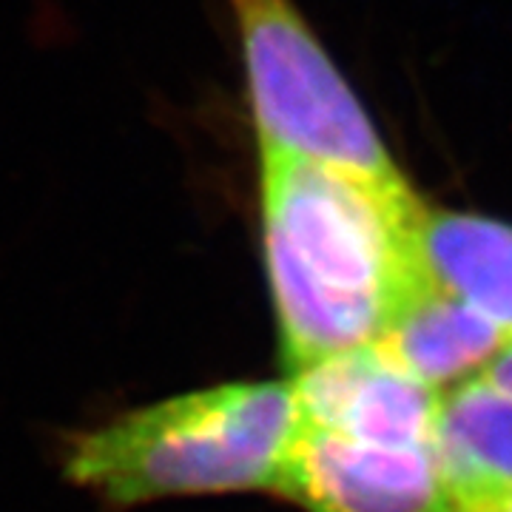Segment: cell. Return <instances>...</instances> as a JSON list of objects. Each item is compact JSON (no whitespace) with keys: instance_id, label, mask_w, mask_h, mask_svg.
<instances>
[{"instance_id":"6da1fadb","label":"cell","mask_w":512,"mask_h":512,"mask_svg":"<svg viewBox=\"0 0 512 512\" xmlns=\"http://www.w3.org/2000/svg\"><path fill=\"white\" fill-rule=\"evenodd\" d=\"M424 202L399 183L259 157V239L291 373L379 339L427 276Z\"/></svg>"},{"instance_id":"7a4b0ae2","label":"cell","mask_w":512,"mask_h":512,"mask_svg":"<svg viewBox=\"0 0 512 512\" xmlns=\"http://www.w3.org/2000/svg\"><path fill=\"white\" fill-rule=\"evenodd\" d=\"M296 427L291 379L228 382L83 433L66 453V476L117 507L279 490Z\"/></svg>"},{"instance_id":"3957f363","label":"cell","mask_w":512,"mask_h":512,"mask_svg":"<svg viewBox=\"0 0 512 512\" xmlns=\"http://www.w3.org/2000/svg\"><path fill=\"white\" fill-rule=\"evenodd\" d=\"M259 157L404 180L362 97L296 0H225Z\"/></svg>"},{"instance_id":"277c9868","label":"cell","mask_w":512,"mask_h":512,"mask_svg":"<svg viewBox=\"0 0 512 512\" xmlns=\"http://www.w3.org/2000/svg\"><path fill=\"white\" fill-rule=\"evenodd\" d=\"M279 493L308 512H439L436 450L296 427Z\"/></svg>"},{"instance_id":"5b68a950","label":"cell","mask_w":512,"mask_h":512,"mask_svg":"<svg viewBox=\"0 0 512 512\" xmlns=\"http://www.w3.org/2000/svg\"><path fill=\"white\" fill-rule=\"evenodd\" d=\"M291 384L302 424L433 450L441 393L404 373L373 345L291 373Z\"/></svg>"},{"instance_id":"8992f818","label":"cell","mask_w":512,"mask_h":512,"mask_svg":"<svg viewBox=\"0 0 512 512\" xmlns=\"http://www.w3.org/2000/svg\"><path fill=\"white\" fill-rule=\"evenodd\" d=\"M507 342L484 316L424 279L404 296L373 348L413 379L444 393L481 376Z\"/></svg>"},{"instance_id":"52a82bcc","label":"cell","mask_w":512,"mask_h":512,"mask_svg":"<svg viewBox=\"0 0 512 512\" xmlns=\"http://www.w3.org/2000/svg\"><path fill=\"white\" fill-rule=\"evenodd\" d=\"M416 245L424 276L512 342V225L424 205Z\"/></svg>"},{"instance_id":"ba28073f","label":"cell","mask_w":512,"mask_h":512,"mask_svg":"<svg viewBox=\"0 0 512 512\" xmlns=\"http://www.w3.org/2000/svg\"><path fill=\"white\" fill-rule=\"evenodd\" d=\"M444 487H512V393L470 379L441 393L436 439Z\"/></svg>"},{"instance_id":"9c48e42d","label":"cell","mask_w":512,"mask_h":512,"mask_svg":"<svg viewBox=\"0 0 512 512\" xmlns=\"http://www.w3.org/2000/svg\"><path fill=\"white\" fill-rule=\"evenodd\" d=\"M439 512H512V487H444Z\"/></svg>"},{"instance_id":"30bf717a","label":"cell","mask_w":512,"mask_h":512,"mask_svg":"<svg viewBox=\"0 0 512 512\" xmlns=\"http://www.w3.org/2000/svg\"><path fill=\"white\" fill-rule=\"evenodd\" d=\"M481 379L501 387L504 393H512V342L501 348V353L490 362V367L481 373Z\"/></svg>"}]
</instances>
